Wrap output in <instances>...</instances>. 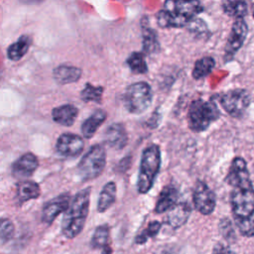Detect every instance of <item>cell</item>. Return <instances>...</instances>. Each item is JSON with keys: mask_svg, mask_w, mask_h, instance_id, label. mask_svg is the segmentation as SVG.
<instances>
[{"mask_svg": "<svg viewBox=\"0 0 254 254\" xmlns=\"http://www.w3.org/2000/svg\"><path fill=\"white\" fill-rule=\"evenodd\" d=\"M202 10L199 0H166L157 13V22L162 28H182Z\"/></svg>", "mask_w": 254, "mask_h": 254, "instance_id": "2", "label": "cell"}, {"mask_svg": "<svg viewBox=\"0 0 254 254\" xmlns=\"http://www.w3.org/2000/svg\"><path fill=\"white\" fill-rule=\"evenodd\" d=\"M41 195L40 186L30 180H24L17 184V198L20 204L30 199H36Z\"/></svg>", "mask_w": 254, "mask_h": 254, "instance_id": "19", "label": "cell"}, {"mask_svg": "<svg viewBox=\"0 0 254 254\" xmlns=\"http://www.w3.org/2000/svg\"><path fill=\"white\" fill-rule=\"evenodd\" d=\"M54 78L59 84H67L77 81L81 76V69L72 66L62 64L54 69Z\"/></svg>", "mask_w": 254, "mask_h": 254, "instance_id": "20", "label": "cell"}, {"mask_svg": "<svg viewBox=\"0 0 254 254\" xmlns=\"http://www.w3.org/2000/svg\"><path fill=\"white\" fill-rule=\"evenodd\" d=\"M109 241V226L107 224L99 225L95 228L94 233L92 235L90 245L93 249L103 248L108 244Z\"/></svg>", "mask_w": 254, "mask_h": 254, "instance_id": "26", "label": "cell"}, {"mask_svg": "<svg viewBox=\"0 0 254 254\" xmlns=\"http://www.w3.org/2000/svg\"><path fill=\"white\" fill-rule=\"evenodd\" d=\"M143 36V51L145 54H154L159 51L160 45L157 38L156 31L151 29L148 25H142Z\"/></svg>", "mask_w": 254, "mask_h": 254, "instance_id": "24", "label": "cell"}, {"mask_svg": "<svg viewBox=\"0 0 254 254\" xmlns=\"http://www.w3.org/2000/svg\"><path fill=\"white\" fill-rule=\"evenodd\" d=\"M219 228H220V231L222 233V235L224 236V238H226L227 240L231 239L234 237V230H233V227H232V224L231 222L226 218V219H222L219 223Z\"/></svg>", "mask_w": 254, "mask_h": 254, "instance_id": "32", "label": "cell"}, {"mask_svg": "<svg viewBox=\"0 0 254 254\" xmlns=\"http://www.w3.org/2000/svg\"><path fill=\"white\" fill-rule=\"evenodd\" d=\"M152 99V88L144 81L130 84L123 95L124 106L132 114H140L146 111L150 107Z\"/></svg>", "mask_w": 254, "mask_h": 254, "instance_id": "6", "label": "cell"}, {"mask_svg": "<svg viewBox=\"0 0 254 254\" xmlns=\"http://www.w3.org/2000/svg\"><path fill=\"white\" fill-rule=\"evenodd\" d=\"M223 12L235 19L243 18L248 12V5L245 0H222Z\"/></svg>", "mask_w": 254, "mask_h": 254, "instance_id": "22", "label": "cell"}, {"mask_svg": "<svg viewBox=\"0 0 254 254\" xmlns=\"http://www.w3.org/2000/svg\"><path fill=\"white\" fill-rule=\"evenodd\" d=\"M188 30L189 32L195 38L199 39H207L210 35L205 23L198 18L192 19L188 25Z\"/></svg>", "mask_w": 254, "mask_h": 254, "instance_id": "29", "label": "cell"}, {"mask_svg": "<svg viewBox=\"0 0 254 254\" xmlns=\"http://www.w3.org/2000/svg\"><path fill=\"white\" fill-rule=\"evenodd\" d=\"M211 254H235L231 248L227 245H224L222 243H217L212 249Z\"/></svg>", "mask_w": 254, "mask_h": 254, "instance_id": "33", "label": "cell"}, {"mask_svg": "<svg viewBox=\"0 0 254 254\" xmlns=\"http://www.w3.org/2000/svg\"><path fill=\"white\" fill-rule=\"evenodd\" d=\"M190 214V206L187 202H177L171 209L168 210L167 223L174 229L183 226Z\"/></svg>", "mask_w": 254, "mask_h": 254, "instance_id": "15", "label": "cell"}, {"mask_svg": "<svg viewBox=\"0 0 254 254\" xmlns=\"http://www.w3.org/2000/svg\"><path fill=\"white\" fill-rule=\"evenodd\" d=\"M127 65L134 73H146L148 71V66L145 61V56L142 53L134 52L132 53L126 61Z\"/></svg>", "mask_w": 254, "mask_h": 254, "instance_id": "27", "label": "cell"}, {"mask_svg": "<svg viewBox=\"0 0 254 254\" xmlns=\"http://www.w3.org/2000/svg\"><path fill=\"white\" fill-rule=\"evenodd\" d=\"M106 164V152L102 145L95 144L83 155L77 166V172L82 181H90L99 177Z\"/></svg>", "mask_w": 254, "mask_h": 254, "instance_id": "7", "label": "cell"}, {"mask_svg": "<svg viewBox=\"0 0 254 254\" xmlns=\"http://www.w3.org/2000/svg\"><path fill=\"white\" fill-rule=\"evenodd\" d=\"M101 254H112L111 247L109 245H106L105 247H103L102 251H101Z\"/></svg>", "mask_w": 254, "mask_h": 254, "instance_id": "35", "label": "cell"}, {"mask_svg": "<svg viewBox=\"0 0 254 254\" xmlns=\"http://www.w3.org/2000/svg\"><path fill=\"white\" fill-rule=\"evenodd\" d=\"M39 167V160L33 153H26L12 165V174L18 179L30 178Z\"/></svg>", "mask_w": 254, "mask_h": 254, "instance_id": "13", "label": "cell"}, {"mask_svg": "<svg viewBox=\"0 0 254 254\" xmlns=\"http://www.w3.org/2000/svg\"><path fill=\"white\" fill-rule=\"evenodd\" d=\"M78 114V109L72 104H64L56 107L52 111L53 120L63 126H71Z\"/></svg>", "mask_w": 254, "mask_h": 254, "instance_id": "17", "label": "cell"}, {"mask_svg": "<svg viewBox=\"0 0 254 254\" xmlns=\"http://www.w3.org/2000/svg\"><path fill=\"white\" fill-rule=\"evenodd\" d=\"M251 10H252V15L254 17V0L252 1V5H251Z\"/></svg>", "mask_w": 254, "mask_h": 254, "instance_id": "36", "label": "cell"}, {"mask_svg": "<svg viewBox=\"0 0 254 254\" xmlns=\"http://www.w3.org/2000/svg\"><path fill=\"white\" fill-rule=\"evenodd\" d=\"M103 139L106 145L115 149H123L128 142V136L125 126L122 123H113L109 125L103 135Z\"/></svg>", "mask_w": 254, "mask_h": 254, "instance_id": "14", "label": "cell"}, {"mask_svg": "<svg viewBox=\"0 0 254 254\" xmlns=\"http://www.w3.org/2000/svg\"><path fill=\"white\" fill-rule=\"evenodd\" d=\"M161 167V150L158 145L152 144L144 149L138 174L137 190L140 193L148 192L156 180Z\"/></svg>", "mask_w": 254, "mask_h": 254, "instance_id": "4", "label": "cell"}, {"mask_svg": "<svg viewBox=\"0 0 254 254\" xmlns=\"http://www.w3.org/2000/svg\"><path fill=\"white\" fill-rule=\"evenodd\" d=\"M219 101L223 109L230 116L240 118L244 115L250 104V96L245 89L236 88L221 95Z\"/></svg>", "mask_w": 254, "mask_h": 254, "instance_id": "8", "label": "cell"}, {"mask_svg": "<svg viewBox=\"0 0 254 254\" xmlns=\"http://www.w3.org/2000/svg\"><path fill=\"white\" fill-rule=\"evenodd\" d=\"M22 3L24 4H29V5H32V4H39L45 0H20Z\"/></svg>", "mask_w": 254, "mask_h": 254, "instance_id": "34", "label": "cell"}, {"mask_svg": "<svg viewBox=\"0 0 254 254\" xmlns=\"http://www.w3.org/2000/svg\"><path fill=\"white\" fill-rule=\"evenodd\" d=\"M116 190V184L114 182H108L107 184L104 185L99 193L97 201L98 212L106 211L115 202Z\"/></svg>", "mask_w": 254, "mask_h": 254, "instance_id": "21", "label": "cell"}, {"mask_svg": "<svg viewBox=\"0 0 254 254\" xmlns=\"http://www.w3.org/2000/svg\"><path fill=\"white\" fill-rule=\"evenodd\" d=\"M102 93H103L102 86H94L90 83H86L84 88L80 92V98L84 102L101 103Z\"/></svg>", "mask_w": 254, "mask_h": 254, "instance_id": "28", "label": "cell"}, {"mask_svg": "<svg viewBox=\"0 0 254 254\" xmlns=\"http://www.w3.org/2000/svg\"><path fill=\"white\" fill-rule=\"evenodd\" d=\"M90 188L77 191L70 199L62 221V232L68 238L76 237L83 229L89 209Z\"/></svg>", "mask_w": 254, "mask_h": 254, "instance_id": "3", "label": "cell"}, {"mask_svg": "<svg viewBox=\"0 0 254 254\" xmlns=\"http://www.w3.org/2000/svg\"><path fill=\"white\" fill-rule=\"evenodd\" d=\"M219 110L212 100L196 99L191 102L188 112L189 127L193 132H202L217 120Z\"/></svg>", "mask_w": 254, "mask_h": 254, "instance_id": "5", "label": "cell"}, {"mask_svg": "<svg viewBox=\"0 0 254 254\" xmlns=\"http://www.w3.org/2000/svg\"><path fill=\"white\" fill-rule=\"evenodd\" d=\"M214 64L215 62L211 57H203L197 60L192 69V77L194 79H200L207 76L212 71Z\"/></svg>", "mask_w": 254, "mask_h": 254, "instance_id": "25", "label": "cell"}, {"mask_svg": "<svg viewBox=\"0 0 254 254\" xmlns=\"http://www.w3.org/2000/svg\"><path fill=\"white\" fill-rule=\"evenodd\" d=\"M225 182L231 187L230 205L235 225L243 236H254V188L243 158L232 160Z\"/></svg>", "mask_w": 254, "mask_h": 254, "instance_id": "1", "label": "cell"}, {"mask_svg": "<svg viewBox=\"0 0 254 254\" xmlns=\"http://www.w3.org/2000/svg\"><path fill=\"white\" fill-rule=\"evenodd\" d=\"M32 44V39L29 36H22L18 39L17 42L12 44L7 50V56L11 61H19L22 59Z\"/></svg>", "mask_w": 254, "mask_h": 254, "instance_id": "23", "label": "cell"}, {"mask_svg": "<svg viewBox=\"0 0 254 254\" xmlns=\"http://www.w3.org/2000/svg\"><path fill=\"white\" fill-rule=\"evenodd\" d=\"M161 226H162V224L157 220L149 222L148 226L136 236L135 243L136 244H145L150 238H152L158 234V232L161 229Z\"/></svg>", "mask_w": 254, "mask_h": 254, "instance_id": "30", "label": "cell"}, {"mask_svg": "<svg viewBox=\"0 0 254 254\" xmlns=\"http://www.w3.org/2000/svg\"><path fill=\"white\" fill-rule=\"evenodd\" d=\"M179 198V190L173 185L166 186L160 192L157 203L155 206V212L160 214L171 209L177 202Z\"/></svg>", "mask_w": 254, "mask_h": 254, "instance_id": "16", "label": "cell"}, {"mask_svg": "<svg viewBox=\"0 0 254 254\" xmlns=\"http://www.w3.org/2000/svg\"><path fill=\"white\" fill-rule=\"evenodd\" d=\"M247 32H248V27L244 19L243 18L235 19L225 45L224 60L226 62L232 60L234 55L241 48L247 36Z\"/></svg>", "mask_w": 254, "mask_h": 254, "instance_id": "10", "label": "cell"}, {"mask_svg": "<svg viewBox=\"0 0 254 254\" xmlns=\"http://www.w3.org/2000/svg\"><path fill=\"white\" fill-rule=\"evenodd\" d=\"M107 114L102 109L95 110L87 119L81 124V133L85 139H90L96 133L100 125L105 121Z\"/></svg>", "mask_w": 254, "mask_h": 254, "instance_id": "18", "label": "cell"}, {"mask_svg": "<svg viewBox=\"0 0 254 254\" xmlns=\"http://www.w3.org/2000/svg\"><path fill=\"white\" fill-rule=\"evenodd\" d=\"M84 148L83 139L76 134L64 133L62 134L56 143L57 152L67 158L77 157L81 154Z\"/></svg>", "mask_w": 254, "mask_h": 254, "instance_id": "12", "label": "cell"}, {"mask_svg": "<svg viewBox=\"0 0 254 254\" xmlns=\"http://www.w3.org/2000/svg\"><path fill=\"white\" fill-rule=\"evenodd\" d=\"M192 200L195 209L203 215H208L212 213L215 208V193L202 181L196 182L192 193Z\"/></svg>", "mask_w": 254, "mask_h": 254, "instance_id": "9", "label": "cell"}, {"mask_svg": "<svg viewBox=\"0 0 254 254\" xmlns=\"http://www.w3.org/2000/svg\"><path fill=\"white\" fill-rule=\"evenodd\" d=\"M15 232L14 223L10 218L0 217V245L10 241Z\"/></svg>", "mask_w": 254, "mask_h": 254, "instance_id": "31", "label": "cell"}, {"mask_svg": "<svg viewBox=\"0 0 254 254\" xmlns=\"http://www.w3.org/2000/svg\"><path fill=\"white\" fill-rule=\"evenodd\" d=\"M70 199V194L68 192H64L48 200L42 209V222L48 226L51 225L57 216L67 209Z\"/></svg>", "mask_w": 254, "mask_h": 254, "instance_id": "11", "label": "cell"}]
</instances>
